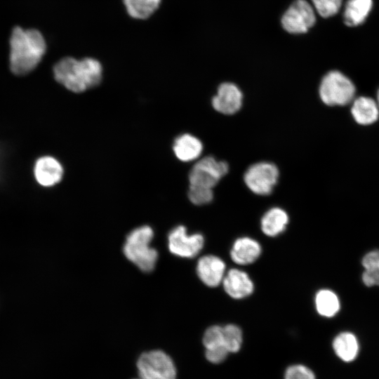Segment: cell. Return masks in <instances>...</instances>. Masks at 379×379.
Wrapping results in <instances>:
<instances>
[{"label":"cell","instance_id":"1","mask_svg":"<svg viewBox=\"0 0 379 379\" xmlns=\"http://www.w3.org/2000/svg\"><path fill=\"white\" fill-rule=\"evenodd\" d=\"M46 50L45 39L34 29L16 27L10 39V68L17 75H25L36 67Z\"/></svg>","mask_w":379,"mask_h":379},{"label":"cell","instance_id":"2","mask_svg":"<svg viewBox=\"0 0 379 379\" xmlns=\"http://www.w3.org/2000/svg\"><path fill=\"white\" fill-rule=\"evenodd\" d=\"M55 80L67 89L81 93L98 86L102 74L100 62L92 58L81 60L65 57L53 67Z\"/></svg>","mask_w":379,"mask_h":379},{"label":"cell","instance_id":"3","mask_svg":"<svg viewBox=\"0 0 379 379\" xmlns=\"http://www.w3.org/2000/svg\"><path fill=\"white\" fill-rule=\"evenodd\" d=\"M153 236L149 226H141L128 234L123 248L126 258L145 272L154 270L158 258L157 251L149 246Z\"/></svg>","mask_w":379,"mask_h":379},{"label":"cell","instance_id":"4","mask_svg":"<svg viewBox=\"0 0 379 379\" xmlns=\"http://www.w3.org/2000/svg\"><path fill=\"white\" fill-rule=\"evenodd\" d=\"M356 88L353 82L339 71H331L322 79L319 94L328 106H345L354 100Z\"/></svg>","mask_w":379,"mask_h":379},{"label":"cell","instance_id":"5","mask_svg":"<svg viewBox=\"0 0 379 379\" xmlns=\"http://www.w3.org/2000/svg\"><path fill=\"white\" fill-rule=\"evenodd\" d=\"M141 379H176V369L171 358L160 350L143 353L137 364Z\"/></svg>","mask_w":379,"mask_h":379},{"label":"cell","instance_id":"6","mask_svg":"<svg viewBox=\"0 0 379 379\" xmlns=\"http://www.w3.org/2000/svg\"><path fill=\"white\" fill-rule=\"evenodd\" d=\"M228 164L208 156L201 159L192 168L189 174L190 185L213 189L228 172Z\"/></svg>","mask_w":379,"mask_h":379},{"label":"cell","instance_id":"7","mask_svg":"<svg viewBox=\"0 0 379 379\" xmlns=\"http://www.w3.org/2000/svg\"><path fill=\"white\" fill-rule=\"evenodd\" d=\"M279 170L270 162H259L251 166L244 174V182L248 189L258 195L272 193L277 182Z\"/></svg>","mask_w":379,"mask_h":379},{"label":"cell","instance_id":"8","mask_svg":"<svg viewBox=\"0 0 379 379\" xmlns=\"http://www.w3.org/2000/svg\"><path fill=\"white\" fill-rule=\"evenodd\" d=\"M204 238L202 234H189L185 227L179 225L173 228L168 235V246L170 252L178 257L192 258L203 248Z\"/></svg>","mask_w":379,"mask_h":379},{"label":"cell","instance_id":"9","mask_svg":"<svg viewBox=\"0 0 379 379\" xmlns=\"http://www.w3.org/2000/svg\"><path fill=\"white\" fill-rule=\"evenodd\" d=\"M316 22L314 11L305 0H296L284 13L281 18L284 29L289 33L307 32Z\"/></svg>","mask_w":379,"mask_h":379},{"label":"cell","instance_id":"10","mask_svg":"<svg viewBox=\"0 0 379 379\" xmlns=\"http://www.w3.org/2000/svg\"><path fill=\"white\" fill-rule=\"evenodd\" d=\"M225 262L219 257L206 255L201 257L197 263L198 277L208 287H216L222 284L226 274Z\"/></svg>","mask_w":379,"mask_h":379},{"label":"cell","instance_id":"11","mask_svg":"<svg viewBox=\"0 0 379 379\" xmlns=\"http://www.w3.org/2000/svg\"><path fill=\"white\" fill-rule=\"evenodd\" d=\"M242 100L243 94L239 87L227 82L219 86L217 94L212 98V105L218 112L230 115L240 109Z\"/></svg>","mask_w":379,"mask_h":379},{"label":"cell","instance_id":"12","mask_svg":"<svg viewBox=\"0 0 379 379\" xmlns=\"http://www.w3.org/2000/svg\"><path fill=\"white\" fill-rule=\"evenodd\" d=\"M226 293L234 299L249 296L254 291V284L248 274L239 269H230L222 280Z\"/></svg>","mask_w":379,"mask_h":379},{"label":"cell","instance_id":"13","mask_svg":"<svg viewBox=\"0 0 379 379\" xmlns=\"http://www.w3.org/2000/svg\"><path fill=\"white\" fill-rule=\"evenodd\" d=\"M62 174L63 169L60 163L49 156L38 159L34 167L36 181L44 187H51L59 182Z\"/></svg>","mask_w":379,"mask_h":379},{"label":"cell","instance_id":"14","mask_svg":"<svg viewBox=\"0 0 379 379\" xmlns=\"http://www.w3.org/2000/svg\"><path fill=\"white\" fill-rule=\"evenodd\" d=\"M261 253V246L256 240L242 237L234 241L230 250V257L235 263L246 265L254 262Z\"/></svg>","mask_w":379,"mask_h":379},{"label":"cell","instance_id":"15","mask_svg":"<svg viewBox=\"0 0 379 379\" xmlns=\"http://www.w3.org/2000/svg\"><path fill=\"white\" fill-rule=\"evenodd\" d=\"M351 114L357 124L368 126L378 119L379 107L377 102L373 98L360 96L352 101Z\"/></svg>","mask_w":379,"mask_h":379},{"label":"cell","instance_id":"16","mask_svg":"<svg viewBox=\"0 0 379 379\" xmlns=\"http://www.w3.org/2000/svg\"><path fill=\"white\" fill-rule=\"evenodd\" d=\"M288 221V215L284 209L273 207L262 215L260 221L261 230L268 237H276L286 230Z\"/></svg>","mask_w":379,"mask_h":379},{"label":"cell","instance_id":"17","mask_svg":"<svg viewBox=\"0 0 379 379\" xmlns=\"http://www.w3.org/2000/svg\"><path fill=\"white\" fill-rule=\"evenodd\" d=\"M173 148L178 159L182 161H190L201 155L203 145L195 136L185 133L175 140Z\"/></svg>","mask_w":379,"mask_h":379},{"label":"cell","instance_id":"18","mask_svg":"<svg viewBox=\"0 0 379 379\" xmlns=\"http://www.w3.org/2000/svg\"><path fill=\"white\" fill-rule=\"evenodd\" d=\"M333 348L335 354L343 361L350 362L356 359L359 352V343L354 334L343 332L333 340Z\"/></svg>","mask_w":379,"mask_h":379},{"label":"cell","instance_id":"19","mask_svg":"<svg viewBox=\"0 0 379 379\" xmlns=\"http://www.w3.org/2000/svg\"><path fill=\"white\" fill-rule=\"evenodd\" d=\"M372 0H349L344 13L345 23L350 27L361 24L368 16Z\"/></svg>","mask_w":379,"mask_h":379},{"label":"cell","instance_id":"20","mask_svg":"<svg viewBox=\"0 0 379 379\" xmlns=\"http://www.w3.org/2000/svg\"><path fill=\"white\" fill-rule=\"evenodd\" d=\"M128 14L133 18H149L159 7L161 0H123Z\"/></svg>","mask_w":379,"mask_h":379},{"label":"cell","instance_id":"21","mask_svg":"<svg viewBox=\"0 0 379 379\" xmlns=\"http://www.w3.org/2000/svg\"><path fill=\"white\" fill-rule=\"evenodd\" d=\"M316 309L319 314L326 317L334 316L340 308L337 295L329 290L319 291L315 297Z\"/></svg>","mask_w":379,"mask_h":379},{"label":"cell","instance_id":"22","mask_svg":"<svg viewBox=\"0 0 379 379\" xmlns=\"http://www.w3.org/2000/svg\"><path fill=\"white\" fill-rule=\"evenodd\" d=\"M365 271L362 275L364 284L367 286H379V251L368 253L362 260Z\"/></svg>","mask_w":379,"mask_h":379},{"label":"cell","instance_id":"23","mask_svg":"<svg viewBox=\"0 0 379 379\" xmlns=\"http://www.w3.org/2000/svg\"><path fill=\"white\" fill-rule=\"evenodd\" d=\"M223 343L229 352H238L242 344V331L234 324L222 327Z\"/></svg>","mask_w":379,"mask_h":379},{"label":"cell","instance_id":"24","mask_svg":"<svg viewBox=\"0 0 379 379\" xmlns=\"http://www.w3.org/2000/svg\"><path fill=\"white\" fill-rule=\"evenodd\" d=\"M188 197L192 204L200 206L210 203L213 199V192L211 188L190 185Z\"/></svg>","mask_w":379,"mask_h":379},{"label":"cell","instance_id":"25","mask_svg":"<svg viewBox=\"0 0 379 379\" xmlns=\"http://www.w3.org/2000/svg\"><path fill=\"white\" fill-rule=\"evenodd\" d=\"M203 344L206 350L225 346L222 327L215 325L208 328L203 336Z\"/></svg>","mask_w":379,"mask_h":379},{"label":"cell","instance_id":"26","mask_svg":"<svg viewBox=\"0 0 379 379\" xmlns=\"http://www.w3.org/2000/svg\"><path fill=\"white\" fill-rule=\"evenodd\" d=\"M318 13L324 18L336 14L342 4V0H312Z\"/></svg>","mask_w":379,"mask_h":379},{"label":"cell","instance_id":"27","mask_svg":"<svg viewBox=\"0 0 379 379\" xmlns=\"http://www.w3.org/2000/svg\"><path fill=\"white\" fill-rule=\"evenodd\" d=\"M285 379H315L314 373L303 365H293L285 373Z\"/></svg>","mask_w":379,"mask_h":379},{"label":"cell","instance_id":"28","mask_svg":"<svg viewBox=\"0 0 379 379\" xmlns=\"http://www.w3.org/2000/svg\"><path fill=\"white\" fill-rule=\"evenodd\" d=\"M230 352L225 346L206 350V359L213 364H219L223 361Z\"/></svg>","mask_w":379,"mask_h":379},{"label":"cell","instance_id":"29","mask_svg":"<svg viewBox=\"0 0 379 379\" xmlns=\"http://www.w3.org/2000/svg\"><path fill=\"white\" fill-rule=\"evenodd\" d=\"M376 102H377V104H378V107H379V89L378 90V92H377V100H376Z\"/></svg>","mask_w":379,"mask_h":379}]
</instances>
